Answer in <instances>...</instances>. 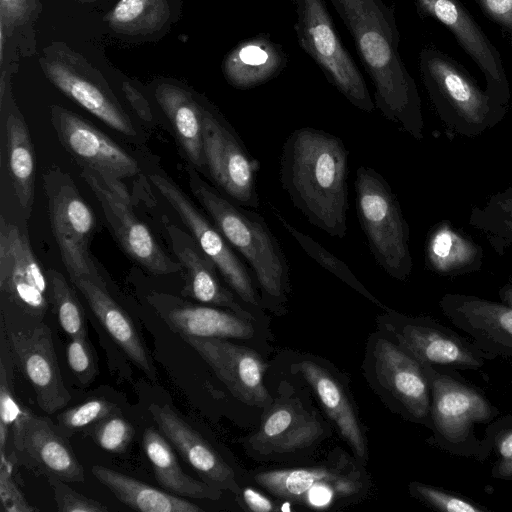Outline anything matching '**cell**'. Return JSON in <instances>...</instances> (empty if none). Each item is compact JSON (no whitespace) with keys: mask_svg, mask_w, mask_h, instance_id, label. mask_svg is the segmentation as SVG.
<instances>
[{"mask_svg":"<svg viewBox=\"0 0 512 512\" xmlns=\"http://www.w3.org/2000/svg\"><path fill=\"white\" fill-rule=\"evenodd\" d=\"M348 155L339 137L303 127L286 138L280 158V181L293 206L337 238L347 233Z\"/></svg>","mask_w":512,"mask_h":512,"instance_id":"cell-1","label":"cell"},{"mask_svg":"<svg viewBox=\"0 0 512 512\" xmlns=\"http://www.w3.org/2000/svg\"><path fill=\"white\" fill-rule=\"evenodd\" d=\"M353 37L384 117L421 141L424 119L417 85L398 52L399 32L386 27L358 0H331Z\"/></svg>","mask_w":512,"mask_h":512,"instance_id":"cell-2","label":"cell"},{"mask_svg":"<svg viewBox=\"0 0 512 512\" xmlns=\"http://www.w3.org/2000/svg\"><path fill=\"white\" fill-rule=\"evenodd\" d=\"M188 176L194 197L249 265L263 303L275 313L282 310L290 291L289 265L264 218L224 197L205 182L195 168H188Z\"/></svg>","mask_w":512,"mask_h":512,"instance_id":"cell-3","label":"cell"},{"mask_svg":"<svg viewBox=\"0 0 512 512\" xmlns=\"http://www.w3.org/2000/svg\"><path fill=\"white\" fill-rule=\"evenodd\" d=\"M419 70L434 110L449 132L477 137L505 117L507 108L480 88L469 71L443 51L423 47Z\"/></svg>","mask_w":512,"mask_h":512,"instance_id":"cell-4","label":"cell"},{"mask_svg":"<svg viewBox=\"0 0 512 512\" xmlns=\"http://www.w3.org/2000/svg\"><path fill=\"white\" fill-rule=\"evenodd\" d=\"M423 365L431 389L430 443L451 455L484 461L475 428L499 417V409L458 370Z\"/></svg>","mask_w":512,"mask_h":512,"instance_id":"cell-5","label":"cell"},{"mask_svg":"<svg viewBox=\"0 0 512 512\" xmlns=\"http://www.w3.org/2000/svg\"><path fill=\"white\" fill-rule=\"evenodd\" d=\"M354 187L359 223L371 254L390 277L407 280L413 268L410 229L396 195L380 173L366 166L357 169Z\"/></svg>","mask_w":512,"mask_h":512,"instance_id":"cell-6","label":"cell"},{"mask_svg":"<svg viewBox=\"0 0 512 512\" xmlns=\"http://www.w3.org/2000/svg\"><path fill=\"white\" fill-rule=\"evenodd\" d=\"M295 4L294 28L299 46L352 105L372 112L375 103L360 70L335 30L324 0H296Z\"/></svg>","mask_w":512,"mask_h":512,"instance_id":"cell-7","label":"cell"},{"mask_svg":"<svg viewBox=\"0 0 512 512\" xmlns=\"http://www.w3.org/2000/svg\"><path fill=\"white\" fill-rule=\"evenodd\" d=\"M52 233L70 280L88 277L105 284L90 254L95 217L70 175L58 166L43 173Z\"/></svg>","mask_w":512,"mask_h":512,"instance_id":"cell-8","label":"cell"},{"mask_svg":"<svg viewBox=\"0 0 512 512\" xmlns=\"http://www.w3.org/2000/svg\"><path fill=\"white\" fill-rule=\"evenodd\" d=\"M45 77L58 90L110 128L135 137L133 123L108 82L83 55L64 42H53L39 59Z\"/></svg>","mask_w":512,"mask_h":512,"instance_id":"cell-9","label":"cell"},{"mask_svg":"<svg viewBox=\"0 0 512 512\" xmlns=\"http://www.w3.org/2000/svg\"><path fill=\"white\" fill-rule=\"evenodd\" d=\"M254 478L278 499L320 509L360 496L366 482L364 472L343 454L311 467L262 471Z\"/></svg>","mask_w":512,"mask_h":512,"instance_id":"cell-10","label":"cell"},{"mask_svg":"<svg viewBox=\"0 0 512 512\" xmlns=\"http://www.w3.org/2000/svg\"><path fill=\"white\" fill-rule=\"evenodd\" d=\"M0 294L2 307L41 322L51 306L47 272L32 249L28 233L0 218Z\"/></svg>","mask_w":512,"mask_h":512,"instance_id":"cell-11","label":"cell"},{"mask_svg":"<svg viewBox=\"0 0 512 512\" xmlns=\"http://www.w3.org/2000/svg\"><path fill=\"white\" fill-rule=\"evenodd\" d=\"M50 120L60 144L73 160L129 199L122 180L139 173L138 162L113 139L65 107L52 105Z\"/></svg>","mask_w":512,"mask_h":512,"instance_id":"cell-12","label":"cell"},{"mask_svg":"<svg viewBox=\"0 0 512 512\" xmlns=\"http://www.w3.org/2000/svg\"><path fill=\"white\" fill-rule=\"evenodd\" d=\"M203 150L207 174L232 201L259 208L256 175L260 168L229 123L211 108L203 109Z\"/></svg>","mask_w":512,"mask_h":512,"instance_id":"cell-13","label":"cell"},{"mask_svg":"<svg viewBox=\"0 0 512 512\" xmlns=\"http://www.w3.org/2000/svg\"><path fill=\"white\" fill-rule=\"evenodd\" d=\"M384 327L389 335L422 363L454 370H480L494 357L473 341L430 317H410L387 310Z\"/></svg>","mask_w":512,"mask_h":512,"instance_id":"cell-14","label":"cell"},{"mask_svg":"<svg viewBox=\"0 0 512 512\" xmlns=\"http://www.w3.org/2000/svg\"><path fill=\"white\" fill-rule=\"evenodd\" d=\"M150 180L177 212L232 291L250 309L258 310L260 300L252 277L219 229L200 212L187 194L171 178L153 173L150 175Z\"/></svg>","mask_w":512,"mask_h":512,"instance_id":"cell-15","label":"cell"},{"mask_svg":"<svg viewBox=\"0 0 512 512\" xmlns=\"http://www.w3.org/2000/svg\"><path fill=\"white\" fill-rule=\"evenodd\" d=\"M374 373L396 409L406 419L431 426V389L423 363L391 336L373 348Z\"/></svg>","mask_w":512,"mask_h":512,"instance_id":"cell-16","label":"cell"},{"mask_svg":"<svg viewBox=\"0 0 512 512\" xmlns=\"http://www.w3.org/2000/svg\"><path fill=\"white\" fill-rule=\"evenodd\" d=\"M80 175L100 203L115 239L133 261L154 275L174 274L183 270L180 262L165 253L149 228L136 217L130 199L109 188L90 169L81 168Z\"/></svg>","mask_w":512,"mask_h":512,"instance_id":"cell-17","label":"cell"},{"mask_svg":"<svg viewBox=\"0 0 512 512\" xmlns=\"http://www.w3.org/2000/svg\"><path fill=\"white\" fill-rule=\"evenodd\" d=\"M415 4L419 15L448 28L483 73L485 90L507 108L511 93L501 55L465 5L460 0H415Z\"/></svg>","mask_w":512,"mask_h":512,"instance_id":"cell-18","label":"cell"},{"mask_svg":"<svg viewBox=\"0 0 512 512\" xmlns=\"http://www.w3.org/2000/svg\"><path fill=\"white\" fill-rule=\"evenodd\" d=\"M183 339L241 402L256 407H267L272 402L263 382L267 365L255 350L222 338Z\"/></svg>","mask_w":512,"mask_h":512,"instance_id":"cell-19","label":"cell"},{"mask_svg":"<svg viewBox=\"0 0 512 512\" xmlns=\"http://www.w3.org/2000/svg\"><path fill=\"white\" fill-rule=\"evenodd\" d=\"M445 317L485 353L512 359V305L475 295L446 293L439 300Z\"/></svg>","mask_w":512,"mask_h":512,"instance_id":"cell-20","label":"cell"},{"mask_svg":"<svg viewBox=\"0 0 512 512\" xmlns=\"http://www.w3.org/2000/svg\"><path fill=\"white\" fill-rule=\"evenodd\" d=\"M11 351L32 385L38 406L48 414L64 408L71 394L63 381L50 328L39 322L34 328L8 333Z\"/></svg>","mask_w":512,"mask_h":512,"instance_id":"cell-21","label":"cell"},{"mask_svg":"<svg viewBox=\"0 0 512 512\" xmlns=\"http://www.w3.org/2000/svg\"><path fill=\"white\" fill-rule=\"evenodd\" d=\"M15 450L25 455L46 477L65 482H83L84 469L65 435L49 419L24 414L13 424Z\"/></svg>","mask_w":512,"mask_h":512,"instance_id":"cell-22","label":"cell"},{"mask_svg":"<svg viewBox=\"0 0 512 512\" xmlns=\"http://www.w3.org/2000/svg\"><path fill=\"white\" fill-rule=\"evenodd\" d=\"M156 314L174 333L184 337L250 339L251 321L232 311L197 305L181 297L158 291L146 297Z\"/></svg>","mask_w":512,"mask_h":512,"instance_id":"cell-23","label":"cell"},{"mask_svg":"<svg viewBox=\"0 0 512 512\" xmlns=\"http://www.w3.org/2000/svg\"><path fill=\"white\" fill-rule=\"evenodd\" d=\"M166 229L171 248L185 271L182 294L203 304L226 308L244 319L254 320L252 311L239 302L235 293L222 285L215 264L192 234L174 224H168Z\"/></svg>","mask_w":512,"mask_h":512,"instance_id":"cell-24","label":"cell"},{"mask_svg":"<svg viewBox=\"0 0 512 512\" xmlns=\"http://www.w3.org/2000/svg\"><path fill=\"white\" fill-rule=\"evenodd\" d=\"M148 410L165 438L204 482L220 490H239L233 469L168 404L153 403Z\"/></svg>","mask_w":512,"mask_h":512,"instance_id":"cell-25","label":"cell"},{"mask_svg":"<svg viewBox=\"0 0 512 512\" xmlns=\"http://www.w3.org/2000/svg\"><path fill=\"white\" fill-rule=\"evenodd\" d=\"M322 433L321 423L298 400L279 399L270 405L248 444L260 455L288 454L311 446Z\"/></svg>","mask_w":512,"mask_h":512,"instance_id":"cell-26","label":"cell"},{"mask_svg":"<svg viewBox=\"0 0 512 512\" xmlns=\"http://www.w3.org/2000/svg\"><path fill=\"white\" fill-rule=\"evenodd\" d=\"M71 282L113 341L150 379L156 380V369L143 339L127 312L109 295L106 285L88 277Z\"/></svg>","mask_w":512,"mask_h":512,"instance_id":"cell-27","label":"cell"},{"mask_svg":"<svg viewBox=\"0 0 512 512\" xmlns=\"http://www.w3.org/2000/svg\"><path fill=\"white\" fill-rule=\"evenodd\" d=\"M298 370L313 389L326 414L361 462L367 460V441L347 391L332 373L312 360H303Z\"/></svg>","mask_w":512,"mask_h":512,"instance_id":"cell-28","label":"cell"},{"mask_svg":"<svg viewBox=\"0 0 512 512\" xmlns=\"http://www.w3.org/2000/svg\"><path fill=\"white\" fill-rule=\"evenodd\" d=\"M286 62L282 46L260 34L233 48L222 62V72L231 86L249 89L277 76Z\"/></svg>","mask_w":512,"mask_h":512,"instance_id":"cell-29","label":"cell"},{"mask_svg":"<svg viewBox=\"0 0 512 512\" xmlns=\"http://www.w3.org/2000/svg\"><path fill=\"white\" fill-rule=\"evenodd\" d=\"M425 265L437 275L456 277L481 270L483 249L449 220L434 224L425 241Z\"/></svg>","mask_w":512,"mask_h":512,"instance_id":"cell-30","label":"cell"},{"mask_svg":"<svg viewBox=\"0 0 512 512\" xmlns=\"http://www.w3.org/2000/svg\"><path fill=\"white\" fill-rule=\"evenodd\" d=\"M155 98L169 119L191 167L207 174L202 136L204 106L190 91L171 83L159 84Z\"/></svg>","mask_w":512,"mask_h":512,"instance_id":"cell-31","label":"cell"},{"mask_svg":"<svg viewBox=\"0 0 512 512\" xmlns=\"http://www.w3.org/2000/svg\"><path fill=\"white\" fill-rule=\"evenodd\" d=\"M5 109L4 137L9 176L14 193L26 219L32 213L35 195V152L26 121L11 101Z\"/></svg>","mask_w":512,"mask_h":512,"instance_id":"cell-32","label":"cell"},{"mask_svg":"<svg viewBox=\"0 0 512 512\" xmlns=\"http://www.w3.org/2000/svg\"><path fill=\"white\" fill-rule=\"evenodd\" d=\"M142 444L156 480L164 489L178 496L196 499L221 498L220 489L196 480L182 470L172 445L156 429L149 427L144 431Z\"/></svg>","mask_w":512,"mask_h":512,"instance_id":"cell-33","label":"cell"},{"mask_svg":"<svg viewBox=\"0 0 512 512\" xmlns=\"http://www.w3.org/2000/svg\"><path fill=\"white\" fill-rule=\"evenodd\" d=\"M93 476L126 506L143 512H201L196 504L147 485L135 478L101 465L91 468Z\"/></svg>","mask_w":512,"mask_h":512,"instance_id":"cell-34","label":"cell"},{"mask_svg":"<svg viewBox=\"0 0 512 512\" xmlns=\"http://www.w3.org/2000/svg\"><path fill=\"white\" fill-rule=\"evenodd\" d=\"M170 17V0H119L104 21L116 33L146 36L160 31Z\"/></svg>","mask_w":512,"mask_h":512,"instance_id":"cell-35","label":"cell"},{"mask_svg":"<svg viewBox=\"0 0 512 512\" xmlns=\"http://www.w3.org/2000/svg\"><path fill=\"white\" fill-rule=\"evenodd\" d=\"M269 206L272 210L273 215L278 219L281 225L293 236V238L298 242V244L302 247L306 254H308L312 259H314L324 269L334 274L336 277H338L351 288L359 292L361 295H363L376 305L384 308L385 310H389V308L382 305V303L379 300H377L365 288V286L356 278V276L351 272V270L343 261H341L334 254L329 252L323 246H321L309 235L304 234L303 232L299 231L294 226H292L290 223H288L287 220L283 218V216L279 213L277 208H275L271 203H269Z\"/></svg>","mask_w":512,"mask_h":512,"instance_id":"cell-36","label":"cell"},{"mask_svg":"<svg viewBox=\"0 0 512 512\" xmlns=\"http://www.w3.org/2000/svg\"><path fill=\"white\" fill-rule=\"evenodd\" d=\"M51 306L63 331L70 337L87 336L84 310L65 277L55 269H47Z\"/></svg>","mask_w":512,"mask_h":512,"instance_id":"cell-37","label":"cell"},{"mask_svg":"<svg viewBox=\"0 0 512 512\" xmlns=\"http://www.w3.org/2000/svg\"><path fill=\"white\" fill-rule=\"evenodd\" d=\"M484 461L492 452L496 460L490 475L494 479L512 481V414L499 416L487 424L482 437Z\"/></svg>","mask_w":512,"mask_h":512,"instance_id":"cell-38","label":"cell"},{"mask_svg":"<svg viewBox=\"0 0 512 512\" xmlns=\"http://www.w3.org/2000/svg\"><path fill=\"white\" fill-rule=\"evenodd\" d=\"M410 494L429 506L442 512H487V507L441 487L413 481L409 484Z\"/></svg>","mask_w":512,"mask_h":512,"instance_id":"cell-39","label":"cell"},{"mask_svg":"<svg viewBox=\"0 0 512 512\" xmlns=\"http://www.w3.org/2000/svg\"><path fill=\"white\" fill-rule=\"evenodd\" d=\"M121 412L118 406L104 398H91L65 410L57 416V427L68 437L100 420Z\"/></svg>","mask_w":512,"mask_h":512,"instance_id":"cell-40","label":"cell"},{"mask_svg":"<svg viewBox=\"0 0 512 512\" xmlns=\"http://www.w3.org/2000/svg\"><path fill=\"white\" fill-rule=\"evenodd\" d=\"M469 224L481 231L495 253L504 255L512 245V219L486 210L484 207H473Z\"/></svg>","mask_w":512,"mask_h":512,"instance_id":"cell-41","label":"cell"},{"mask_svg":"<svg viewBox=\"0 0 512 512\" xmlns=\"http://www.w3.org/2000/svg\"><path fill=\"white\" fill-rule=\"evenodd\" d=\"M89 432L94 442L103 450L122 453L133 438L134 428L119 412L92 425Z\"/></svg>","mask_w":512,"mask_h":512,"instance_id":"cell-42","label":"cell"},{"mask_svg":"<svg viewBox=\"0 0 512 512\" xmlns=\"http://www.w3.org/2000/svg\"><path fill=\"white\" fill-rule=\"evenodd\" d=\"M67 362L78 382L89 385L98 375L96 356L87 336L70 338L66 348Z\"/></svg>","mask_w":512,"mask_h":512,"instance_id":"cell-43","label":"cell"},{"mask_svg":"<svg viewBox=\"0 0 512 512\" xmlns=\"http://www.w3.org/2000/svg\"><path fill=\"white\" fill-rule=\"evenodd\" d=\"M54 492L57 510L60 512H105L108 507L103 503L86 497L70 488L65 481L47 477Z\"/></svg>","mask_w":512,"mask_h":512,"instance_id":"cell-44","label":"cell"},{"mask_svg":"<svg viewBox=\"0 0 512 512\" xmlns=\"http://www.w3.org/2000/svg\"><path fill=\"white\" fill-rule=\"evenodd\" d=\"M0 448L1 454H5V444L8 431L13 424L24 414L23 409L16 401L9 383L8 372L3 361L0 368Z\"/></svg>","mask_w":512,"mask_h":512,"instance_id":"cell-45","label":"cell"},{"mask_svg":"<svg viewBox=\"0 0 512 512\" xmlns=\"http://www.w3.org/2000/svg\"><path fill=\"white\" fill-rule=\"evenodd\" d=\"M39 0H0V31L9 37L14 29L37 14Z\"/></svg>","mask_w":512,"mask_h":512,"instance_id":"cell-46","label":"cell"},{"mask_svg":"<svg viewBox=\"0 0 512 512\" xmlns=\"http://www.w3.org/2000/svg\"><path fill=\"white\" fill-rule=\"evenodd\" d=\"M0 497L2 508L9 512H33L37 508L31 506L22 492L17 487L11 475V466L1 454V473H0Z\"/></svg>","mask_w":512,"mask_h":512,"instance_id":"cell-47","label":"cell"},{"mask_svg":"<svg viewBox=\"0 0 512 512\" xmlns=\"http://www.w3.org/2000/svg\"><path fill=\"white\" fill-rule=\"evenodd\" d=\"M482 12L512 36V0H474Z\"/></svg>","mask_w":512,"mask_h":512,"instance_id":"cell-48","label":"cell"},{"mask_svg":"<svg viewBox=\"0 0 512 512\" xmlns=\"http://www.w3.org/2000/svg\"><path fill=\"white\" fill-rule=\"evenodd\" d=\"M122 91L126 100L139 118L145 122H152L153 114L151 107L144 95L127 81L122 83Z\"/></svg>","mask_w":512,"mask_h":512,"instance_id":"cell-49","label":"cell"},{"mask_svg":"<svg viewBox=\"0 0 512 512\" xmlns=\"http://www.w3.org/2000/svg\"><path fill=\"white\" fill-rule=\"evenodd\" d=\"M388 28L398 31L394 9L382 0H358Z\"/></svg>","mask_w":512,"mask_h":512,"instance_id":"cell-50","label":"cell"},{"mask_svg":"<svg viewBox=\"0 0 512 512\" xmlns=\"http://www.w3.org/2000/svg\"><path fill=\"white\" fill-rule=\"evenodd\" d=\"M483 207L488 211L512 219V187L492 195Z\"/></svg>","mask_w":512,"mask_h":512,"instance_id":"cell-51","label":"cell"},{"mask_svg":"<svg viewBox=\"0 0 512 512\" xmlns=\"http://www.w3.org/2000/svg\"><path fill=\"white\" fill-rule=\"evenodd\" d=\"M242 498L245 505L253 512H270L277 509L268 498L252 488H245L242 491Z\"/></svg>","mask_w":512,"mask_h":512,"instance_id":"cell-52","label":"cell"},{"mask_svg":"<svg viewBox=\"0 0 512 512\" xmlns=\"http://www.w3.org/2000/svg\"><path fill=\"white\" fill-rule=\"evenodd\" d=\"M500 301L512 305V280L505 283L499 290Z\"/></svg>","mask_w":512,"mask_h":512,"instance_id":"cell-53","label":"cell"},{"mask_svg":"<svg viewBox=\"0 0 512 512\" xmlns=\"http://www.w3.org/2000/svg\"><path fill=\"white\" fill-rule=\"evenodd\" d=\"M77 1L83 2V3H90V2L97 1V0H77Z\"/></svg>","mask_w":512,"mask_h":512,"instance_id":"cell-54","label":"cell"},{"mask_svg":"<svg viewBox=\"0 0 512 512\" xmlns=\"http://www.w3.org/2000/svg\"><path fill=\"white\" fill-rule=\"evenodd\" d=\"M511 108H512V103H511Z\"/></svg>","mask_w":512,"mask_h":512,"instance_id":"cell-55","label":"cell"}]
</instances>
